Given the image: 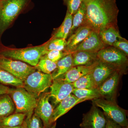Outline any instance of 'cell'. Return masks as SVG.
Returning a JSON list of instances; mask_svg holds the SVG:
<instances>
[{"label": "cell", "instance_id": "1", "mask_svg": "<svg viewBox=\"0 0 128 128\" xmlns=\"http://www.w3.org/2000/svg\"><path fill=\"white\" fill-rule=\"evenodd\" d=\"M86 14L82 26L99 33L112 26H118L119 10L116 0H84Z\"/></svg>", "mask_w": 128, "mask_h": 128}, {"label": "cell", "instance_id": "2", "mask_svg": "<svg viewBox=\"0 0 128 128\" xmlns=\"http://www.w3.org/2000/svg\"><path fill=\"white\" fill-rule=\"evenodd\" d=\"M47 44V42L41 46L36 47L8 50L0 53V56L20 60L31 66H35L41 57L48 52Z\"/></svg>", "mask_w": 128, "mask_h": 128}, {"label": "cell", "instance_id": "3", "mask_svg": "<svg viewBox=\"0 0 128 128\" xmlns=\"http://www.w3.org/2000/svg\"><path fill=\"white\" fill-rule=\"evenodd\" d=\"M15 106V113L24 114L26 117L32 116L36 106L38 98L23 87L11 88L9 94Z\"/></svg>", "mask_w": 128, "mask_h": 128}, {"label": "cell", "instance_id": "4", "mask_svg": "<svg viewBox=\"0 0 128 128\" xmlns=\"http://www.w3.org/2000/svg\"><path fill=\"white\" fill-rule=\"evenodd\" d=\"M53 80L51 74H46L36 70L28 76L24 81L23 88L38 98L50 87Z\"/></svg>", "mask_w": 128, "mask_h": 128}, {"label": "cell", "instance_id": "5", "mask_svg": "<svg viewBox=\"0 0 128 128\" xmlns=\"http://www.w3.org/2000/svg\"><path fill=\"white\" fill-rule=\"evenodd\" d=\"M30 0L0 1V32L7 28Z\"/></svg>", "mask_w": 128, "mask_h": 128}, {"label": "cell", "instance_id": "6", "mask_svg": "<svg viewBox=\"0 0 128 128\" xmlns=\"http://www.w3.org/2000/svg\"><path fill=\"white\" fill-rule=\"evenodd\" d=\"M92 104L102 108L105 116L121 127L128 126L126 110L120 107L116 101L108 100L102 98L92 100Z\"/></svg>", "mask_w": 128, "mask_h": 128}, {"label": "cell", "instance_id": "7", "mask_svg": "<svg viewBox=\"0 0 128 128\" xmlns=\"http://www.w3.org/2000/svg\"><path fill=\"white\" fill-rule=\"evenodd\" d=\"M0 68L24 81L31 73L36 71L34 66L25 62L0 56Z\"/></svg>", "mask_w": 128, "mask_h": 128}, {"label": "cell", "instance_id": "8", "mask_svg": "<svg viewBox=\"0 0 128 128\" xmlns=\"http://www.w3.org/2000/svg\"><path fill=\"white\" fill-rule=\"evenodd\" d=\"M98 60L127 71L128 56L122 51L113 46H106L97 54Z\"/></svg>", "mask_w": 128, "mask_h": 128}, {"label": "cell", "instance_id": "9", "mask_svg": "<svg viewBox=\"0 0 128 128\" xmlns=\"http://www.w3.org/2000/svg\"><path fill=\"white\" fill-rule=\"evenodd\" d=\"M126 72L121 70L114 72L97 88L101 98L108 100L116 101L120 80Z\"/></svg>", "mask_w": 128, "mask_h": 128}, {"label": "cell", "instance_id": "10", "mask_svg": "<svg viewBox=\"0 0 128 128\" xmlns=\"http://www.w3.org/2000/svg\"><path fill=\"white\" fill-rule=\"evenodd\" d=\"M49 92H45L41 94L38 98L34 113L39 117L42 121L44 128H50L52 125L51 118L54 112L52 105L49 102Z\"/></svg>", "mask_w": 128, "mask_h": 128}, {"label": "cell", "instance_id": "11", "mask_svg": "<svg viewBox=\"0 0 128 128\" xmlns=\"http://www.w3.org/2000/svg\"><path fill=\"white\" fill-rule=\"evenodd\" d=\"M50 88V98L52 99L54 106H55L72 94L74 89L73 83L65 82L62 78L53 80L52 84Z\"/></svg>", "mask_w": 128, "mask_h": 128}, {"label": "cell", "instance_id": "12", "mask_svg": "<svg viewBox=\"0 0 128 128\" xmlns=\"http://www.w3.org/2000/svg\"><path fill=\"white\" fill-rule=\"evenodd\" d=\"M106 123V119L103 112L92 104L89 112L83 114L80 126L81 128H105Z\"/></svg>", "mask_w": 128, "mask_h": 128}, {"label": "cell", "instance_id": "13", "mask_svg": "<svg viewBox=\"0 0 128 128\" xmlns=\"http://www.w3.org/2000/svg\"><path fill=\"white\" fill-rule=\"evenodd\" d=\"M106 46L101 40L98 33L92 31L72 53L84 51L97 53Z\"/></svg>", "mask_w": 128, "mask_h": 128}, {"label": "cell", "instance_id": "14", "mask_svg": "<svg viewBox=\"0 0 128 128\" xmlns=\"http://www.w3.org/2000/svg\"><path fill=\"white\" fill-rule=\"evenodd\" d=\"M86 100H87L86 99L77 98L72 94L69 95L61 101L54 109L51 120L52 124L76 105Z\"/></svg>", "mask_w": 128, "mask_h": 128}, {"label": "cell", "instance_id": "15", "mask_svg": "<svg viewBox=\"0 0 128 128\" xmlns=\"http://www.w3.org/2000/svg\"><path fill=\"white\" fill-rule=\"evenodd\" d=\"M118 70H122L114 66L99 60L92 72V77L97 88L114 72Z\"/></svg>", "mask_w": 128, "mask_h": 128}, {"label": "cell", "instance_id": "16", "mask_svg": "<svg viewBox=\"0 0 128 128\" xmlns=\"http://www.w3.org/2000/svg\"><path fill=\"white\" fill-rule=\"evenodd\" d=\"M92 31V29L87 26H81L78 28L69 37L66 50L70 53L73 52Z\"/></svg>", "mask_w": 128, "mask_h": 128}, {"label": "cell", "instance_id": "17", "mask_svg": "<svg viewBox=\"0 0 128 128\" xmlns=\"http://www.w3.org/2000/svg\"><path fill=\"white\" fill-rule=\"evenodd\" d=\"M99 60L91 65L73 66L64 75L62 78L65 82L73 83L80 77L91 73Z\"/></svg>", "mask_w": 128, "mask_h": 128}, {"label": "cell", "instance_id": "18", "mask_svg": "<svg viewBox=\"0 0 128 128\" xmlns=\"http://www.w3.org/2000/svg\"><path fill=\"white\" fill-rule=\"evenodd\" d=\"M71 54L73 60V66L91 65L99 60L97 55V53L78 51Z\"/></svg>", "mask_w": 128, "mask_h": 128}, {"label": "cell", "instance_id": "19", "mask_svg": "<svg viewBox=\"0 0 128 128\" xmlns=\"http://www.w3.org/2000/svg\"><path fill=\"white\" fill-rule=\"evenodd\" d=\"M72 67V55L70 53L57 62L56 69L51 74L53 80L63 78L64 75Z\"/></svg>", "mask_w": 128, "mask_h": 128}, {"label": "cell", "instance_id": "20", "mask_svg": "<svg viewBox=\"0 0 128 128\" xmlns=\"http://www.w3.org/2000/svg\"><path fill=\"white\" fill-rule=\"evenodd\" d=\"M102 42L106 46H112L116 41L123 39L120 34L118 27L112 26L98 33Z\"/></svg>", "mask_w": 128, "mask_h": 128}, {"label": "cell", "instance_id": "21", "mask_svg": "<svg viewBox=\"0 0 128 128\" xmlns=\"http://www.w3.org/2000/svg\"><path fill=\"white\" fill-rule=\"evenodd\" d=\"M15 106L10 95L8 94L0 95V119L14 113Z\"/></svg>", "mask_w": 128, "mask_h": 128}, {"label": "cell", "instance_id": "22", "mask_svg": "<svg viewBox=\"0 0 128 128\" xmlns=\"http://www.w3.org/2000/svg\"><path fill=\"white\" fill-rule=\"evenodd\" d=\"M73 15L66 12L64 22L53 35L54 38H60L66 40L69 36L72 26Z\"/></svg>", "mask_w": 128, "mask_h": 128}, {"label": "cell", "instance_id": "23", "mask_svg": "<svg viewBox=\"0 0 128 128\" xmlns=\"http://www.w3.org/2000/svg\"><path fill=\"white\" fill-rule=\"evenodd\" d=\"M26 115L21 113H15L0 119V125L4 127H13L22 125Z\"/></svg>", "mask_w": 128, "mask_h": 128}, {"label": "cell", "instance_id": "24", "mask_svg": "<svg viewBox=\"0 0 128 128\" xmlns=\"http://www.w3.org/2000/svg\"><path fill=\"white\" fill-rule=\"evenodd\" d=\"M0 84L15 88L23 87V82L0 68Z\"/></svg>", "mask_w": 128, "mask_h": 128}, {"label": "cell", "instance_id": "25", "mask_svg": "<svg viewBox=\"0 0 128 128\" xmlns=\"http://www.w3.org/2000/svg\"><path fill=\"white\" fill-rule=\"evenodd\" d=\"M86 14V6L84 2H82L78 10L73 16L72 26L69 36H70L78 28L82 26Z\"/></svg>", "mask_w": 128, "mask_h": 128}, {"label": "cell", "instance_id": "26", "mask_svg": "<svg viewBox=\"0 0 128 128\" xmlns=\"http://www.w3.org/2000/svg\"><path fill=\"white\" fill-rule=\"evenodd\" d=\"M92 72L80 77L73 82V84L74 88L78 89H93L97 88L92 80Z\"/></svg>", "mask_w": 128, "mask_h": 128}, {"label": "cell", "instance_id": "27", "mask_svg": "<svg viewBox=\"0 0 128 128\" xmlns=\"http://www.w3.org/2000/svg\"><path fill=\"white\" fill-rule=\"evenodd\" d=\"M72 94L77 98L92 100L101 98L97 88L93 89H74Z\"/></svg>", "mask_w": 128, "mask_h": 128}, {"label": "cell", "instance_id": "28", "mask_svg": "<svg viewBox=\"0 0 128 128\" xmlns=\"http://www.w3.org/2000/svg\"><path fill=\"white\" fill-rule=\"evenodd\" d=\"M36 70L46 74H51L57 67V63L47 59L41 58L36 66Z\"/></svg>", "mask_w": 128, "mask_h": 128}, {"label": "cell", "instance_id": "29", "mask_svg": "<svg viewBox=\"0 0 128 128\" xmlns=\"http://www.w3.org/2000/svg\"><path fill=\"white\" fill-rule=\"evenodd\" d=\"M47 49L48 50H66L67 41L63 38H52L50 41L47 42Z\"/></svg>", "mask_w": 128, "mask_h": 128}, {"label": "cell", "instance_id": "30", "mask_svg": "<svg viewBox=\"0 0 128 128\" xmlns=\"http://www.w3.org/2000/svg\"><path fill=\"white\" fill-rule=\"evenodd\" d=\"M69 54L70 53L66 50H48V52L41 58L47 59L57 63L59 60Z\"/></svg>", "mask_w": 128, "mask_h": 128}, {"label": "cell", "instance_id": "31", "mask_svg": "<svg viewBox=\"0 0 128 128\" xmlns=\"http://www.w3.org/2000/svg\"><path fill=\"white\" fill-rule=\"evenodd\" d=\"M27 128H44L42 121L34 114L29 117H26L24 121Z\"/></svg>", "mask_w": 128, "mask_h": 128}, {"label": "cell", "instance_id": "32", "mask_svg": "<svg viewBox=\"0 0 128 128\" xmlns=\"http://www.w3.org/2000/svg\"><path fill=\"white\" fill-rule=\"evenodd\" d=\"M84 0H64L65 4L67 8V11L72 15L78 10Z\"/></svg>", "mask_w": 128, "mask_h": 128}, {"label": "cell", "instance_id": "33", "mask_svg": "<svg viewBox=\"0 0 128 128\" xmlns=\"http://www.w3.org/2000/svg\"><path fill=\"white\" fill-rule=\"evenodd\" d=\"M112 46L119 50L128 56V41L124 38L115 42Z\"/></svg>", "mask_w": 128, "mask_h": 128}, {"label": "cell", "instance_id": "34", "mask_svg": "<svg viewBox=\"0 0 128 128\" xmlns=\"http://www.w3.org/2000/svg\"><path fill=\"white\" fill-rule=\"evenodd\" d=\"M106 117V116H105ZM106 123L105 128H122V127L106 117Z\"/></svg>", "mask_w": 128, "mask_h": 128}, {"label": "cell", "instance_id": "35", "mask_svg": "<svg viewBox=\"0 0 128 128\" xmlns=\"http://www.w3.org/2000/svg\"><path fill=\"white\" fill-rule=\"evenodd\" d=\"M10 89L11 88L8 86L0 84V95L4 94H9Z\"/></svg>", "mask_w": 128, "mask_h": 128}, {"label": "cell", "instance_id": "36", "mask_svg": "<svg viewBox=\"0 0 128 128\" xmlns=\"http://www.w3.org/2000/svg\"><path fill=\"white\" fill-rule=\"evenodd\" d=\"M2 128H27V126H26V124H25V122H24V123L22 125H20L16 127H4V126H2Z\"/></svg>", "mask_w": 128, "mask_h": 128}, {"label": "cell", "instance_id": "37", "mask_svg": "<svg viewBox=\"0 0 128 128\" xmlns=\"http://www.w3.org/2000/svg\"><path fill=\"white\" fill-rule=\"evenodd\" d=\"M56 122H55L53 123L52 125L50 126V128H56Z\"/></svg>", "mask_w": 128, "mask_h": 128}, {"label": "cell", "instance_id": "38", "mask_svg": "<svg viewBox=\"0 0 128 128\" xmlns=\"http://www.w3.org/2000/svg\"><path fill=\"white\" fill-rule=\"evenodd\" d=\"M122 128H128V126H126V127H122Z\"/></svg>", "mask_w": 128, "mask_h": 128}, {"label": "cell", "instance_id": "39", "mask_svg": "<svg viewBox=\"0 0 128 128\" xmlns=\"http://www.w3.org/2000/svg\"><path fill=\"white\" fill-rule=\"evenodd\" d=\"M0 128H2V126H1L0 125Z\"/></svg>", "mask_w": 128, "mask_h": 128}, {"label": "cell", "instance_id": "40", "mask_svg": "<svg viewBox=\"0 0 128 128\" xmlns=\"http://www.w3.org/2000/svg\"><path fill=\"white\" fill-rule=\"evenodd\" d=\"M3 0H0V1H2Z\"/></svg>", "mask_w": 128, "mask_h": 128}]
</instances>
